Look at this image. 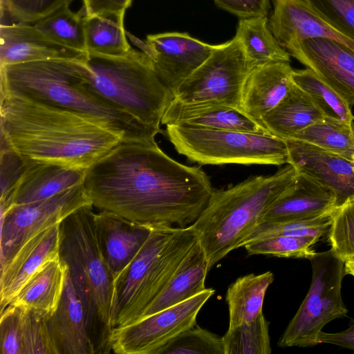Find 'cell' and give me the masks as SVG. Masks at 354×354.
Here are the masks:
<instances>
[{"instance_id":"1","label":"cell","mask_w":354,"mask_h":354,"mask_svg":"<svg viewBox=\"0 0 354 354\" xmlns=\"http://www.w3.org/2000/svg\"><path fill=\"white\" fill-rule=\"evenodd\" d=\"M84 185L100 210L180 227L196 221L214 189L201 167L174 160L155 140L121 142L86 169Z\"/></svg>"},{"instance_id":"2","label":"cell","mask_w":354,"mask_h":354,"mask_svg":"<svg viewBox=\"0 0 354 354\" xmlns=\"http://www.w3.org/2000/svg\"><path fill=\"white\" fill-rule=\"evenodd\" d=\"M1 140L21 156L88 169L124 141L88 115L22 95L1 91Z\"/></svg>"},{"instance_id":"3","label":"cell","mask_w":354,"mask_h":354,"mask_svg":"<svg viewBox=\"0 0 354 354\" xmlns=\"http://www.w3.org/2000/svg\"><path fill=\"white\" fill-rule=\"evenodd\" d=\"M1 91L22 95L80 113L120 133L123 142L155 140L161 129L145 125L90 85L84 61L48 59L0 66Z\"/></svg>"},{"instance_id":"4","label":"cell","mask_w":354,"mask_h":354,"mask_svg":"<svg viewBox=\"0 0 354 354\" xmlns=\"http://www.w3.org/2000/svg\"><path fill=\"white\" fill-rule=\"evenodd\" d=\"M93 207L60 223L59 257L82 304L93 354H104L112 351L115 280L102 253Z\"/></svg>"},{"instance_id":"5","label":"cell","mask_w":354,"mask_h":354,"mask_svg":"<svg viewBox=\"0 0 354 354\" xmlns=\"http://www.w3.org/2000/svg\"><path fill=\"white\" fill-rule=\"evenodd\" d=\"M297 174L295 167L287 164L274 174L255 176L227 189H213L207 205L191 225L209 270L242 246Z\"/></svg>"},{"instance_id":"6","label":"cell","mask_w":354,"mask_h":354,"mask_svg":"<svg viewBox=\"0 0 354 354\" xmlns=\"http://www.w3.org/2000/svg\"><path fill=\"white\" fill-rule=\"evenodd\" d=\"M192 227L151 224L145 243L115 281L113 328L138 321L198 242Z\"/></svg>"},{"instance_id":"7","label":"cell","mask_w":354,"mask_h":354,"mask_svg":"<svg viewBox=\"0 0 354 354\" xmlns=\"http://www.w3.org/2000/svg\"><path fill=\"white\" fill-rule=\"evenodd\" d=\"M84 75L93 88L110 103L140 123L160 129L174 93L144 52L131 48L118 57L87 53Z\"/></svg>"},{"instance_id":"8","label":"cell","mask_w":354,"mask_h":354,"mask_svg":"<svg viewBox=\"0 0 354 354\" xmlns=\"http://www.w3.org/2000/svg\"><path fill=\"white\" fill-rule=\"evenodd\" d=\"M166 135L175 150L201 165L287 163L286 141L269 133L167 125Z\"/></svg>"},{"instance_id":"9","label":"cell","mask_w":354,"mask_h":354,"mask_svg":"<svg viewBox=\"0 0 354 354\" xmlns=\"http://www.w3.org/2000/svg\"><path fill=\"white\" fill-rule=\"evenodd\" d=\"M313 275L308 292L297 312L281 336L280 347H312L323 327L330 321L345 317L341 288L344 261L329 250L316 252L310 259Z\"/></svg>"},{"instance_id":"10","label":"cell","mask_w":354,"mask_h":354,"mask_svg":"<svg viewBox=\"0 0 354 354\" xmlns=\"http://www.w3.org/2000/svg\"><path fill=\"white\" fill-rule=\"evenodd\" d=\"M250 71L242 46L234 37L219 44L174 91V97L184 102H215L240 109L243 85Z\"/></svg>"},{"instance_id":"11","label":"cell","mask_w":354,"mask_h":354,"mask_svg":"<svg viewBox=\"0 0 354 354\" xmlns=\"http://www.w3.org/2000/svg\"><path fill=\"white\" fill-rule=\"evenodd\" d=\"M89 205H93L83 183L46 199L1 209V268L32 236Z\"/></svg>"},{"instance_id":"12","label":"cell","mask_w":354,"mask_h":354,"mask_svg":"<svg viewBox=\"0 0 354 354\" xmlns=\"http://www.w3.org/2000/svg\"><path fill=\"white\" fill-rule=\"evenodd\" d=\"M214 292L213 288H207L182 303L128 326L114 328L112 351L119 354H156L179 333L196 325L200 310Z\"/></svg>"},{"instance_id":"13","label":"cell","mask_w":354,"mask_h":354,"mask_svg":"<svg viewBox=\"0 0 354 354\" xmlns=\"http://www.w3.org/2000/svg\"><path fill=\"white\" fill-rule=\"evenodd\" d=\"M127 36L152 59L158 77L173 93L219 46L203 42L186 32L149 35L145 41L127 32Z\"/></svg>"},{"instance_id":"14","label":"cell","mask_w":354,"mask_h":354,"mask_svg":"<svg viewBox=\"0 0 354 354\" xmlns=\"http://www.w3.org/2000/svg\"><path fill=\"white\" fill-rule=\"evenodd\" d=\"M283 48L354 106V52L324 37L293 41Z\"/></svg>"},{"instance_id":"15","label":"cell","mask_w":354,"mask_h":354,"mask_svg":"<svg viewBox=\"0 0 354 354\" xmlns=\"http://www.w3.org/2000/svg\"><path fill=\"white\" fill-rule=\"evenodd\" d=\"M288 164L335 194V208L354 199V163L352 160L296 140H286Z\"/></svg>"},{"instance_id":"16","label":"cell","mask_w":354,"mask_h":354,"mask_svg":"<svg viewBox=\"0 0 354 354\" xmlns=\"http://www.w3.org/2000/svg\"><path fill=\"white\" fill-rule=\"evenodd\" d=\"M269 28L281 45L313 37L336 41L354 52V39L319 15L305 0H272Z\"/></svg>"},{"instance_id":"17","label":"cell","mask_w":354,"mask_h":354,"mask_svg":"<svg viewBox=\"0 0 354 354\" xmlns=\"http://www.w3.org/2000/svg\"><path fill=\"white\" fill-rule=\"evenodd\" d=\"M59 224L32 236L1 268V311L9 305L24 285L41 268L50 261L59 259Z\"/></svg>"},{"instance_id":"18","label":"cell","mask_w":354,"mask_h":354,"mask_svg":"<svg viewBox=\"0 0 354 354\" xmlns=\"http://www.w3.org/2000/svg\"><path fill=\"white\" fill-rule=\"evenodd\" d=\"M95 223L102 255L115 281L145 243L151 224L133 221L104 209L95 214Z\"/></svg>"},{"instance_id":"19","label":"cell","mask_w":354,"mask_h":354,"mask_svg":"<svg viewBox=\"0 0 354 354\" xmlns=\"http://www.w3.org/2000/svg\"><path fill=\"white\" fill-rule=\"evenodd\" d=\"M24 158L23 172L8 198L1 202V209L46 199L84 183L87 169Z\"/></svg>"},{"instance_id":"20","label":"cell","mask_w":354,"mask_h":354,"mask_svg":"<svg viewBox=\"0 0 354 354\" xmlns=\"http://www.w3.org/2000/svg\"><path fill=\"white\" fill-rule=\"evenodd\" d=\"M87 53L51 39L30 24L0 26V66L48 59L85 61Z\"/></svg>"},{"instance_id":"21","label":"cell","mask_w":354,"mask_h":354,"mask_svg":"<svg viewBox=\"0 0 354 354\" xmlns=\"http://www.w3.org/2000/svg\"><path fill=\"white\" fill-rule=\"evenodd\" d=\"M293 71L290 62H272L252 69L243 85L240 110L263 127V117L291 88Z\"/></svg>"},{"instance_id":"22","label":"cell","mask_w":354,"mask_h":354,"mask_svg":"<svg viewBox=\"0 0 354 354\" xmlns=\"http://www.w3.org/2000/svg\"><path fill=\"white\" fill-rule=\"evenodd\" d=\"M161 124L269 133L239 109L215 102H184L175 97L166 108Z\"/></svg>"},{"instance_id":"23","label":"cell","mask_w":354,"mask_h":354,"mask_svg":"<svg viewBox=\"0 0 354 354\" xmlns=\"http://www.w3.org/2000/svg\"><path fill=\"white\" fill-rule=\"evenodd\" d=\"M335 209V194L331 189L298 173L293 185L270 207L261 223L315 218Z\"/></svg>"},{"instance_id":"24","label":"cell","mask_w":354,"mask_h":354,"mask_svg":"<svg viewBox=\"0 0 354 354\" xmlns=\"http://www.w3.org/2000/svg\"><path fill=\"white\" fill-rule=\"evenodd\" d=\"M46 322L57 354H93L84 308L68 270L59 305Z\"/></svg>"},{"instance_id":"25","label":"cell","mask_w":354,"mask_h":354,"mask_svg":"<svg viewBox=\"0 0 354 354\" xmlns=\"http://www.w3.org/2000/svg\"><path fill=\"white\" fill-rule=\"evenodd\" d=\"M209 270L205 253L198 241L140 319L182 303L205 290Z\"/></svg>"},{"instance_id":"26","label":"cell","mask_w":354,"mask_h":354,"mask_svg":"<svg viewBox=\"0 0 354 354\" xmlns=\"http://www.w3.org/2000/svg\"><path fill=\"white\" fill-rule=\"evenodd\" d=\"M325 117L311 97L294 84L286 96L262 120L270 134L285 140Z\"/></svg>"},{"instance_id":"27","label":"cell","mask_w":354,"mask_h":354,"mask_svg":"<svg viewBox=\"0 0 354 354\" xmlns=\"http://www.w3.org/2000/svg\"><path fill=\"white\" fill-rule=\"evenodd\" d=\"M66 274L67 268L59 259L48 262L24 285L9 304L50 316L60 301Z\"/></svg>"},{"instance_id":"28","label":"cell","mask_w":354,"mask_h":354,"mask_svg":"<svg viewBox=\"0 0 354 354\" xmlns=\"http://www.w3.org/2000/svg\"><path fill=\"white\" fill-rule=\"evenodd\" d=\"M267 16L241 18L235 37L241 43L250 69L272 62H290V54L271 32Z\"/></svg>"},{"instance_id":"29","label":"cell","mask_w":354,"mask_h":354,"mask_svg":"<svg viewBox=\"0 0 354 354\" xmlns=\"http://www.w3.org/2000/svg\"><path fill=\"white\" fill-rule=\"evenodd\" d=\"M273 281V273L268 271L240 277L229 286L225 295L228 328L251 322L263 313L265 295Z\"/></svg>"},{"instance_id":"30","label":"cell","mask_w":354,"mask_h":354,"mask_svg":"<svg viewBox=\"0 0 354 354\" xmlns=\"http://www.w3.org/2000/svg\"><path fill=\"white\" fill-rule=\"evenodd\" d=\"M125 12H108L95 16L84 15L86 52L118 57L132 48L124 27Z\"/></svg>"},{"instance_id":"31","label":"cell","mask_w":354,"mask_h":354,"mask_svg":"<svg viewBox=\"0 0 354 354\" xmlns=\"http://www.w3.org/2000/svg\"><path fill=\"white\" fill-rule=\"evenodd\" d=\"M352 160L354 133L351 123L325 116L294 138Z\"/></svg>"},{"instance_id":"32","label":"cell","mask_w":354,"mask_h":354,"mask_svg":"<svg viewBox=\"0 0 354 354\" xmlns=\"http://www.w3.org/2000/svg\"><path fill=\"white\" fill-rule=\"evenodd\" d=\"M292 79L295 84L311 97L325 116L348 123L353 122L354 116L348 102L312 70L308 68L294 70Z\"/></svg>"},{"instance_id":"33","label":"cell","mask_w":354,"mask_h":354,"mask_svg":"<svg viewBox=\"0 0 354 354\" xmlns=\"http://www.w3.org/2000/svg\"><path fill=\"white\" fill-rule=\"evenodd\" d=\"M84 15L82 10L79 12H73L68 6H65L37 21L34 26L55 41L87 53Z\"/></svg>"},{"instance_id":"34","label":"cell","mask_w":354,"mask_h":354,"mask_svg":"<svg viewBox=\"0 0 354 354\" xmlns=\"http://www.w3.org/2000/svg\"><path fill=\"white\" fill-rule=\"evenodd\" d=\"M224 354H269V323L263 313L254 321L228 328L222 337Z\"/></svg>"},{"instance_id":"35","label":"cell","mask_w":354,"mask_h":354,"mask_svg":"<svg viewBox=\"0 0 354 354\" xmlns=\"http://www.w3.org/2000/svg\"><path fill=\"white\" fill-rule=\"evenodd\" d=\"M332 213L310 219L261 223L241 247L256 240L275 236H313L320 239L328 231Z\"/></svg>"},{"instance_id":"36","label":"cell","mask_w":354,"mask_h":354,"mask_svg":"<svg viewBox=\"0 0 354 354\" xmlns=\"http://www.w3.org/2000/svg\"><path fill=\"white\" fill-rule=\"evenodd\" d=\"M319 240L313 236H275L256 240L243 247L250 255L310 259L316 253L313 246Z\"/></svg>"},{"instance_id":"37","label":"cell","mask_w":354,"mask_h":354,"mask_svg":"<svg viewBox=\"0 0 354 354\" xmlns=\"http://www.w3.org/2000/svg\"><path fill=\"white\" fill-rule=\"evenodd\" d=\"M73 0H0V26L35 24Z\"/></svg>"},{"instance_id":"38","label":"cell","mask_w":354,"mask_h":354,"mask_svg":"<svg viewBox=\"0 0 354 354\" xmlns=\"http://www.w3.org/2000/svg\"><path fill=\"white\" fill-rule=\"evenodd\" d=\"M156 354H224L222 337L198 326L171 339Z\"/></svg>"},{"instance_id":"39","label":"cell","mask_w":354,"mask_h":354,"mask_svg":"<svg viewBox=\"0 0 354 354\" xmlns=\"http://www.w3.org/2000/svg\"><path fill=\"white\" fill-rule=\"evenodd\" d=\"M330 250L344 261L354 257V199L335 208L328 229Z\"/></svg>"},{"instance_id":"40","label":"cell","mask_w":354,"mask_h":354,"mask_svg":"<svg viewBox=\"0 0 354 354\" xmlns=\"http://www.w3.org/2000/svg\"><path fill=\"white\" fill-rule=\"evenodd\" d=\"M22 310V354H57L47 326L48 317Z\"/></svg>"},{"instance_id":"41","label":"cell","mask_w":354,"mask_h":354,"mask_svg":"<svg viewBox=\"0 0 354 354\" xmlns=\"http://www.w3.org/2000/svg\"><path fill=\"white\" fill-rule=\"evenodd\" d=\"M328 23L354 39V0H305Z\"/></svg>"},{"instance_id":"42","label":"cell","mask_w":354,"mask_h":354,"mask_svg":"<svg viewBox=\"0 0 354 354\" xmlns=\"http://www.w3.org/2000/svg\"><path fill=\"white\" fill-rule=\"evenodd\" d=\"M0 315L1 353L22 354V308L9 304Z\"/></svg>"},{"instance_id":"43","label":"cell","mask_w":354,"mask_h":354,"mask_svg":"<svg viewBox=\"0 0 354 354\" xmlns=\"http://www.w3.org/2000/svg\"><path fill=\"white\" fill-rule=\"evenodd\" d=\"M1 199L5 201L19 180L25 165L24 158L1 140Z\"/></svg>"},{"instance_id":"44","label":"cell","mask_w":354,"mask_h":354,"mask_svg":"<svg viewBox=\"0 0 354 354\" xmlns=\"http://www.w3.org/2000/svg\"><path fill=\"white\" fill-rule=\"evenodd\" d=\"M270 0H214L221 8L240 18L267 16Z\"/></svg>"},{"instance_id":"45","label":"cell","mask_w":354,"mask_h":354,"mask_svg":"<svg viewBox=\"0 0 354 354\" xmlns=\"http://www.w3.org/2000/svg\"><path fill=\"white\" fill-rule=\"evenodd\" d=\"M133 0H82L86 16H95L108 12H125Z\"/></svg>"},{"instance_id":"46","label":"cell","mask_w":354,"mask_h":354,"mask_svg":"<svg viewBox=\"0 0 354 354\" xmlns=\"http://www.w3.org/2000/svg\"><path fill=\"white\" fill-rule=\"evenodd\" d=\"M319 344H330L354 351V319H352L348 328L337 333H325L322 330L318 335Z\"/></svg>"},{"instance_id":"47","label":"cell","mask_w":354,"mask_h":354,"mask_svg":"<svg viewBox=\"0 0 354 354\" xmlns=\"http://www.w3.org/2000/svg\"><path fill=\"white\" fill-rule=\"evenodd\" d=\"M344 270L346 274H351L354 277V257L344 261Z\"/></svg>"},{"instance_id":"48","label":"cell","mask_w":354,"mask_h":354,"mask_svg":"<svg viewBox=\"0 0 354 354\" xmlns=\"http://www.w3.org/2000/svg\"><path fill=\"white\" fill-rule=\"evenodd\" d=\"M351 127H352V129H353V131L354 133V122H351Z\"/></svg>"},{"instance_id":"49","label":"cell","mask_w":354,"mask_h":354,"mask_svg":"<svg viewBox=\"0 0 354 354\" xmlns=\"http://www.w3.org/2000/svg\"><path fill=\"white\" fill-rule=\"evenodd\" d=\"M352 161H353V162L354 163V153H353V156H352Z\"/></svg>"}]
</instances>
